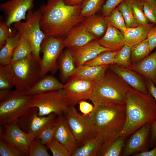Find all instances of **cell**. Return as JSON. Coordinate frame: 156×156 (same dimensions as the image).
<instances>
[{
    "mask_svg": "<svg viewBox=\"0 0 156 156\" xmlns=\"http://www.w3.org/2000/svg\"><path fill=\"white\" fill-rule=\"evenodd\" d=\"M39 9L41 28L46 36L62 38L85 18L81 14V3L69 5L64 0H47Z\"/></svg>",
    "mask_w": 156,
    "mask_h": 156,
    "instance_id": "cell-1",
    "label": "cell"
},
{
    "mask_svg": "<svg viewBox=\"0 0 156 156\" xmlns=\"http://www.w3.org/2000/svg\"><path fill=\"white\" fill-rule=\"evenodd\" d=\"M89 118L96 136L103 144L110 143L120 136L125 126V104L94 105Z\"/></svg>",
    "mask_w": 156,
    "mask_h": 156,
    "instance_id": "cell-2",
    "label": "cell"
},
{
    "mask_svg": "<svg viewBox=\"0 0 156 156\" xmlns=\"http://www.w3.org/2000/svg\"><path fill=\"white\" fill-rule=\"evenodd\" d=\"M125 107L126 121L120 136L127 138L156 119V101L149 94L131 87L127 94Z\"/></svg>",
    "mask_w": 156,
    "mask_h": 156,
    "instance_id": "cell-3",
    "label": "cell"
},
{
    "mask_svg": "<svg viewBox=\"0 0 156 156\" xmlns=\"http://www.w3.org/2000/svg\"><path fill=\"white\" fill-rule=\"evenodd\" d=\"M131 87L108 68L104 76L96 82L89 100L94 105L125 104L127 94Z\"/></svg>",
    "mask_w": 156,
    "mask_h": 156,
    "instance_id": "cell-4",
    "label": "cell"
},
{
    "mask_svg": "<svg viewBox=\"0 0 156 156\" xmlns=\"http://www.w3.org/2000/svg\"><path fill=\"white\" fill-rule=\"evenodd\" d=\"M41 13L39 9L27 12L25 22L20 21L14 23V28L29 41L32 49V54L40 61L41 45L46 37L40 27Z\"/></svg>",
    "mask_w": 156,
    "mask_h": 156,
    "instance_id": "cell-5",
    "label": "cell"
},
{
    "mask_svg": "<svg viewBox=\"0 0 156 156\" xmlns=\"http://www.w3.org/2000/svg\"><path fill=\"white\" fill-rule=\"evenodd\" d=\"M40 61L32 54L11 64L14 74L16 90L25 91L29 90L40 78Z\"/></svg>",
    "mask_w": 156,
    "mask_h": 156,
    "instance_id": "cell-6",
    "label": "cell"
},
{
    "mask_svg": "<svg viewBox=\"0 0 156 156\" xmlns=\"http://www.w3.org/2000/svg\"><path fill=\"white\" fill-rule=\"evenodd\" d=\"M69 105L63 89L33 96L30 104L31 107L38 108L40 116L63 115Z\"/></svg>",
    "mask_w": 156,
    "mask_h": 156,
    "instance_id": "cell-7",
    "label": "cell"
},
{
    "mask_svg": "<svg viewBox=\"0 0 156 156\" xmlns=\"http://www.w3.org/2000/svg\"><path fill=\"white\" fill-rule=\"evenodd\" d=\"M32 97L16 90L8 98L0 101V125L17 122L31 107Z\"/></svg>",
    "mask_w": 156,
    "mask_h": 156,
    "instance_id": "cell-8",
    "label": "cell"
},
{
    "mask_svg": "<svg viewBox=\"0 0 156 156\" xmlns=\"http://www.w3.org/2000/svg\"><path fill=\"white\" fill-rule=\"evenodd\" d=\"M63 115L75 138L77 148L96 136L89 115L80 114L75 106L69 105Z\"/></svg>",
    "mask_w": 156,
    "mask_h": 156,
    "instance_id": "cell-9",
    "label": "cell"
},
{
    "mask_svg": "<svg viewBox=\"0 0 156 156\" xmlns=\"http://www.w3.org/2000/svg\"><path fill=\"white\" fill-rule=\"evenodd\" d=\"M62 37L46 36L41 45L40 53L42 57L40 61V78L50 72L54 74L58 68L57 61L62 50L65 48Z\"/></svg>",
    "mask_w": 156,
    "mask_h": 156,
    "instance_id": "cell-10",
    "label": "cell"
},
{
    "mask_svg": "<svg viewBox=\"0 0 156 156\" xmlns=\"http://www.w3.org/2000/svg\"><path fill=\"white\" fill-rule=\"evenodd\" d=\"M38 113L37 107H31L19 118L17 122L21 129L34 139L45 129L53 125L57 116L55 114L40 116Z\"/></svg>",
    "mask_w": 156,
    "mask_h": 156,
    "instance_id": "cell-11",
    "label": "cell"
},
{
    "mask_svg": "<svg viewBox=\"0 0 156 156\" xmlns=\"http://www.w3.org/2000/svg\"><path fill=\"white\" fill-rule=\"evenodd\" d=\"M96 82L70 77L63 89L69 105L75 106L81 101L90 99Z\"/></svg>",
    "mask_w": 156,
    "mask_h": 156,
    "instance_id": "cell-12",
    "label": "cell"
},
{
    "mask_svg": "<svg viewBox=\"0 0 156 156\" xmlns=\"http://www.w3.org/2000/svg\"><path fill=\"white\" fill-rule=\"evenodd\" d=\"M34 0H10L1 3L0 10L5 15L6 25L11 27L14 23L26 20V13L33 10Z\"/></svg>",
    "mask_w": 156,
    "mask_h": 156,
    "instance_id": "cell-13",
    "label": "cell"
},
{
    "mask_svg": "<svg viewBox=\"0 0 156 156\" xmlns=\"http://www.w3.org/2000/svg\"><path fill=\"white\" fill-rule=\"evenodd\" d=\"M0 125V138L21 149L29 156L30 144L34 139L24 132L17 122Z\"/></svg>",
    "mask_w": 156,
    "mask_h": 156,
    "instance_id": "cell-14",
    "label": "cell"
},
{
    "mask_svg": "<svg viewBox=\"0 0 156 156\" xmlns=\"http://www.w3.org/2000/svg\"><path fill=\"white\" fill-rule=\"evenodd\" d=\"M151 123H147L136 130L125 141L121 155L128 156L148 150Z\"/></svg>",
    "mask_w": 156,
    "mask_h": 156,
    "instance_id": "cell-15",
    "label": "cell"
},
{
    "mask_svg": "<svg viewBox=\"0 0 156 156\" xmlns=\"http://www.w3.org/2000/svg\"><path fill=\"white\" fill-rule=\"evenodd\" d=\"M97 40H93L82 46L69 48L74 56L76 67L94 59L103 52L113 51L101 46Z\"/></svg>",
    "mask_w": 156,
    "mask_h": 156,
    "instance_id": "cell-16",
    "label": "cell"
},
{
    "mask_svg": "<svg viewBox=\"0 0 156 156\" xmlns=\"http://www.w3.org/2000/svg\"><path fill=\"white\" fill-rule=\"evenodd\" d=\"M109 69L120 77L131 88L142 93L148 94L145 78L135 71L116 64L110 65Z\"/></svg>",
    "mask_w": 156,
    "mask_h": 156,
    "instance_id": "cell-17",
    "label": "cell"
},
{
    "mask_svg": "<svg viewBox=\"0 0 156 156\" xmlns=\"http://www.w3.org/2000/svg\"><path fill=\"white\" fill-rule=\"evenodd\" d=\"M53 139L62 144L71 154L77 147L75 138L63 115L57 116Z\"/></svg>",
    "mask_w": 156,
    "mask_h": 156,
    "instance_id": "cell-18",
    "label": "cell"
},
{
    "mask_svg": "<svg viewBox=\"0 0 156 156\" xmlns=\"http://www.w3.org/2000/svg\"><path fill=\"white\" fill-rule=\"evenodd\" d=\"M97 39L91 34L81 23L73 27L64 39L65 47H81Z\"/></svg>",
    "mask_w": 156,
    "mask_h": 156,
    "instance_id": "cell-19",
    "label": "cell"
},
{
    "mask_svg": "<svg viewBox=\"0 0 156 156\" xmlns=\"http://www.w3.org/2000/svg\"><path fill=\"white\" fill-rule=\"evenodd\" d=\"M64 84L52 75H47L40 77L28 90L21 91L23 93L31 96L57 90L63 89Z\"/></svg>",
    "mask_w": 156,
    "mask_h": 156,
    "instance_id": "cell-20",
    "label": "cell"
},
{
    "mask_svg": "<svg viewBox=\"0 0 156 156\" xmlns=\"http://www.w3.org/2000/svg\"><path fill=\"white\" fill-rule=\"evenodd\" d=\"M127 68L151 80L156 86V49L154 52Z\"/></svg>",
    "mask_w": 156,
    "mask_h": 156,
    "instance_id": "cell-21",
    "label": "cell"
},
{
    "mask_svg": "<svg viewBox=\"0 0 156 156\" xmlns=\"http://www.w3.org/2000/svg\"><path fill=\"white\" fill-rule=\"evenodd\" d=\"M106 22L107 28L105 33L102 38L97 40L101 46L105 47L113 51L119 50L125 44L123 34Z\"/></svg>",
    "mask_w": 156,
    "mask_h": 156,
    "instance_id": "cell-22",
    "label": "cell"
},
{
    "mask_svg": "<svg viewBox=\"0 0 156 156\" xmlns=\"http://www.w3.org/2000/svg\"><path fill=\"white\" fill-rule=\"evenodd\" d=\"M155 25L150 23L146 26L139 25L132 28H121L124 44L131 47L147 38L151 29Z\"/></svg>",
    "mask_w": 156,
    "mask_h": 156,
    "instance_id": "cell-23",
    "label": "cell"
},
{
    "mask_svg": "<svg viewBox=\"0 0 156 156\" xmlns=\"http://www.w3.org/2000/svg\"><path fill=\"white\" fill-rule=\"evenodd\" d=\"M109 66V65L96 66L81 65L76 67L70 77L96 81L104 76Z\"/></svg>",
    "mask_w": 156,
    "mask_h": 156,
    "instance_id": "cell-24",
    "label": "cell"
},
{
    "mask_svg": "<svg viewBox=\"0 0 156 156\" xmlns=\"http://www.w3.org/2000/svg\"><path fill=\"white\" fill-rule=\"evenodd\" d=\"M57 65L60 71V76L63 82H66L76 68L73 53L69 48L60 54L58 59Z\"/></svg>",
    "mask_w": 156,
    "mask_h": 156,
    "instance_id": "cell-25",
    "label": "cell"
},
{
    "mask_svg": "<svg viewBox=\"0 0 156 156\" xmlns=\"http://www.w3.org/2000/svg\"><path fill=\"white\" fill-rule=\"evenodd\" d=\"M81 23L88 32L97 39L105 34L107 28L105 17L98 14L85 17Z\"/></svg>",
    "mask_w": 156,
    "mask_h": 156,
    "instance_id": "cell-26",
    "label": "cell"
},
{
    "mask_svg": "<svg viewBox=\"0 0 156 156\" xmlns=\"http://www.w3.org/2000/svg\"><path fill=\"white\" fill-rule=\"evenodd\" d=\"M21 35L17 31L14 36L8 38L5 45L0 50V64L6 65L11 64L13 52L19 44Z\"/></svg>",
    "mask_w": 156,
    "mask_h": 156,
    "instance_id": "cell-27",
    "label": "cell"
},
{
    "mask_svg": "<svg viewBox=\"0 0 156 156\" xmlns=\"http://www.w3.org/2000/svg\"><path fill=\"white\" fill-rule=\"evenodd\" d=\"M103 144L101 140L96 136L82 146L76 148L71 156H97Z\"/></svg>",
    "mask_w": 156,
    "mask_h": 156,
    "instance_id": "cell-28",
    "label": "cell"
},
{
    "mask_svg": "<svg viewBox=\"0 0 156 156\" xmlns=\"http://www.w3.org/2000/svg\"><path fill=\"white\" fill-rule=\"evenodd\" d=\"M127 138L121 136L110 143L103 144L97 156H120Z\"/></svg>",
    "mask_w": 156,
    "mask_h": 156,
    "instance_id": "cell-29",
    "label": "cell"
},
{
    "mask_svg": "<svg viewBox=\"0 0 156 156\" xmlns=\"http://www.w3.org/2000/svg\"><path fill=\"white\" fill-rule=\"evenodd\" d=\"M14 86V74L12 64H0V90L11 89Z\"/></svg>",
    "mask_w": 156,
    "mask_h": 156,
    "instance_id": "cell-30",
    "label": "cell"
},
{
    "mask_svg": "<svg viewBox=\"0 0 156 156\" xmlns=\"http://www.w3.org/2000/svg\"><path fill=\"white\" fill-rule=\"evenodd\" d=\"M32 52L29 41L25 37L21 36L19 42L13 52L11 64L31 55Z\"/></svg>",
    "mask_w": 156,
    "mask_h": 156,
    "instance_id": "cell-31",
    "label": "cell"
},
{
    "mask_svg": "<svg viewBox=\"0 0 156 156\" xmlns=\"http://www.w3.org/2000/svg\"><path fill=\"white\" fill-rule=\"evenodd\" d=\"M134 17L139 25L146 26L150 23L144 10V0H128Z\"/></svg>",
    "mask_w": 156,
    "mask_h": 156,
    "instance_id": "cell-32",
    "label": "cell"
},
{
    "mask_svg": "<svg viewBox=\"0 0 156 156\" xmlns=\"http://www.w3.org/2000/svg\"><path fill=\"white\" fill-rule=\"evenodd\" d=\"M151 52L147 38L135 45L131 49L132 64L142 60L148 56Z\"/></svg>",
    "mask_w": 156,
    "mask_h": 156,
    "instance_id": "cell-33",
    "label": "cell"
},
{
    "mask_svg": "<svg viewBox=\"0 0 156 156\" xmlns=\"http://www.w3.org/2000/svg\"><path fill=\"white\" fill-rule=\"evenodd\" d=\"M118 50L103 52L94 59L86 62L83 65L96 66L114 64L115 57Z\"/></svg>",
    "mask_w": 156,
    "mask_h": 156,
    "instance_id": "cell-34",
    "label": "cell"
},
{
    "mask_svg": "<svg viewBox=\"0 0 156 156\" xmlns=\"http://www.w3.org/2000/svg\"><path fill=\"white\" fill-rule=\"evenodd\" d=\"M105 0H83L81 3V13L85 18L96 14L101 10Z\"/></svg>",
    "mask_w": 156,
    "mask_h": 156,
    "instance_id": "cell-35",
    "label": "cell"
},
{
    "mask_svg": "<svg viewBox=\"0 0 156 156\" xmlns=\"http://www.w3.org/2000/svg\"><path fill=\"white\" fill-rule=\"evenodd\" d=\"M118 7L122 15L127 27H135L139 26L128 0L123 1Z\"/></svg>",
    "mask_w": 156,
    "mask_h": 156,
    "instance_id": "cell-36",
    "label": "cell"
},
{
    "mask_svg": "<svg viewBox=\"0 0 156 156\" xmlns=\"http://www.w3.org/2000/svg\"><path fill=\"white\" fill-rule=\"evenodd\" d=\"M131 47L125 44L119 50L115 56L114 64L125 68L132 64L131 60Z\"/></svg>",
    "mask_w": 156,
    "mask_h": 156,
    "instance_id": "cell-37",
    "label": "cell"
},
{
    "mask_svg": "<svg viewBox=\"0 0 156 156\" xmlns=\"http://www.w3.org/2000/svg\"><path fill=\"white\" fill-rule=\"evenodd\" d=\"M1 156H26L28 154L18 147L0 138Z\"/></svg>",
    "mask_w": 156,
    "mask_h": 156,
    "instance_id": "cell-38",
    "label": "cell"
},
{
    "mask_svg": "<svg viewBox=\"0 0 156 156\" xmlns=\"http://www.w3.org/2000/svg\"><path fill=\"white\" fill-rule=\"evenodd\" d=\"M105 18L111 25L121 31V28H126V26L122 15L118 7L114 9Z\"/></svg>",
    "mask_w": 156,
    "mask_h": 156,
    "instance_id": "cell-39",
    "label": "cell"
},
{
    "mask_svg": "<svg viewBox=\"0 0 156 156\" xmlns=\"http://www.w3.org/2000/svg\"><path fill=\"white\" fill-rule=\"evenodd\" d=\"M43 144L40 140L36 138L33 140L29 147V156H50L47 146Z\"/></svg>",
    "mask_w": 156,
    "mask_h": 156,
    "instance_id": "cell-40",
    "label": "cell"
},
{
    "mask_svg": "<svg viewBox=\"0 0 156 156\" xmlns=\"http://www.w3.org/2000/svg\"><path fill=\"white\" fill-rule=\"evenodd\" d=\"M53 156H70L69 151L57 141L53 139L45 145Z\"/></svg>",
    "mask_w": 156,
    "mask_h": 156,
    "instance_id": "cell-41",
    "label": "cell"
},
{
    "mask_svg": "<svg viewBox=\"0 0 156 156\" xmlns=\"http://www.w3.org/2000/svg\"><path fill=\"white\" fill-rule=\"evenodd\" d=\"M144 10L150 22L156 25V0H144Z\"/></svg>",
    "mask_w": 156,
    "mask_h": 156,
    "instance_id": "cell-42",
    "label": "cell"
},
{
    "mask_svg": "<svg viewBox=\"0 0 156 156\" xmlns=\"http://www.w3.org/2000/svg\"><path fill=\"white\" fill-rule=\"evenodd\" d=\"M17 32L11 27H8L5 21L0 19V49L5 44L7 39L9 37L14 36Z\"/></svg>",
    "mask_w": 156,
    "mask_h": 156,
    "instance_id": "cell-43",
    "label": "cell"
},
{
    "mask_svg": "<svg viewBox=\"0 0 156 156\" xmlns=\"http://www.w3.org/2000/svg\"><path fill=\"white\" fill-rule=\"evenodd\" d=\"M56 121L53 125L44 130L37 137L40 140L43 144L45 145L53 138L56 128Z\"/></svg>",
    "mask_w": 156,
    "mask_h": 156,
    "instance_id": "cell-44",
    "label": "cell"
},
{
    "mask_svg": "<svg viewBox=\"0 0 156 156\" xmlns=\"http://www.w3.org/2000/svg\"><path fill=\"white\" fill-rule=\"evenodd\" d=\"M125 0H107L103 5L100 12L105 17L109 15L117 6Z\"/></svg>",
    "mask_w": 156,
    "mask_h": 156,
    "instance_id": "cell-45",
    "label": "cell"
},
{
    "mask_svg": "<svg viewBox=\"0 0 156 156\" xmlns=\"http://www.w3.org/2000/svg\"><path fill=\"white\" fill-rule=\"evenodd\" d=\"M78 104L79 110L84 114L90 115L94 108V106L92 104L86 102V100L81 101Z\"/></svg>",
    "mask_w": 156,
    "mask_h": 156,
    "instance_id": "cell-46",
    "label": "cell"
},
{
    "mask_svg": "<svg viewBox=\"0 0 156 156\" xmlns=\"http://www.w3.org/2000/svg\"><path fill=\"white\" fill-rule=\"evenodd\" d=\"M150 49L151 51L156 48V25L150 31L147 37Z\"/></svg>",
    "mask_w": 156,
    "mask_h": 156,
    "instance_id": "cell-47",
    "label": "cell"
},
{
    "mask_svg": "<svg viewBox=\"0 0 156 156\" xmlns=\"http://www.w3.org/2000/svg\"><path fill=\"white\" fill-rule=\"evenodd\" d=\"M150 148H153L156 146V119L150 124Z\"/></svg>",
    "mask_w": 156,
    "mask_h": 156,
    "instance_id": "cell-48",
    "label": "cell"
},
{
    "mask_svg": "<svg viewBox=\"0 0 156 156\" xmlns=\"http://www.w3.org/2000/svg\"><path fill=\"white\" fill-rule=\"evenodd\" d=\"M145 79L146 85L149 93L156 101V86L151 80L147 79Z\"/></svg>",
    "mask_w": 156,
    "mask_h": 156,
    "instance_id": "cell-49",
    "label": "cell"
},
{
    "mask_svg": "<svg viewBox=\"0 0 156 156\" xmlns=\"http://www.w3.org/2000/svg\"><path fill=\"white\" fill-rule=\"evenodd\" d=\"M133 156H156V146L150 151L138 152L132 155Z\"/></svg>",
    "mask_w": 156,
    "mask_h": 156,
    "instance_id": "cell-50",
    "label": "cell"
},
{
    "mask_svg": "<svg viewBox=\"0 0 156 156\" xmlns=\"http://www.w3.org/2000/svg\"><path fill=\"white\" fill-rule=\"evenodd\" d=\"M12 92L11 89L0 90V101L8 98L11 94Z\"/></svg>",
    "mask_w": 156,
    "mask_h": 156,
    "instance_id": "cell-51",
    "label": "cell"
},
{
    "mask_svg": "<svg viewBox=\"0 0 156 156\" xmlns=\"http://www.w3.org/2000/svg\"><path fill=\"white\" fill-rule=\"evenodd\" d=\"M83 0H64L65 3L69 5H75L81 3Z\"/></svg>",
    "mask_w": 156,
    "mask_h": 156,
    "instance_id": "cell-52",
    "label": "cell"
}]
</instances>
